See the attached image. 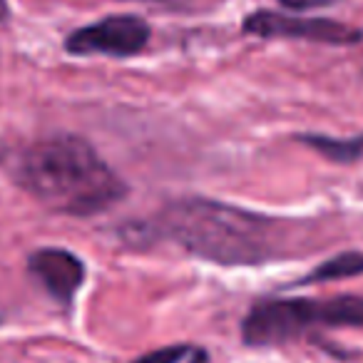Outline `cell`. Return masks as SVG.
Wrapping results in <instances>:
<instances>
[{
  "label": "cell",
  "mask_w": 363,
  "mask_h": 363,
  "mask_svg": "<svg viewBox=\"0 0 363 363\" xmlns=\"http://www.w3.org/2000/svg\"><path fill=\"white\" fill-rule=\"evenodd\" d=\"M13 177L30 197L57 214L92 217L122 202L127 184L75 135L33 142L13 157Z\"/></svg>",
  "instance_id": "1"
},
{
  "label": "cell",
  "mask_w": 363,
  "mask_h": 363,
  "mask_svg": "<svg viewBox=\"0 0 363 363\" xmlns=\"http://www.w3.org/2000/svg\"><path fill=\"white\" fill-rule=\"evenodd\" d=\"M277 222L242 207L214 202L204 197H187L169 202L147 227H135L132 239H169L209 262L224 267L259 264L274 254L272 234Z\"/></svg>",
  "instance_id": "2"
},
{
  "label": "cell",
  "mask_w": 363,
  "mask_h": 363,
  "mask_svg": "<svg viewBox=\"0 0 363 363\" xmlns=\"http://www.w3.org/2000/svg\"><path fill=\"white\" fill-rule=\"evenodd\" d=\"M313 326H361L363 298L336 296L316 298H272L262 301L244 318L242 336L249 346H279L298 338Z\"/></svg>",
  "instance_id": "3"
},
{
  "label": "cell",
  "mask_w": 363,
  "mask_h": 363,
  "mask_svg": "<svg viewBox=\"0 0 363 363\" xmlns=\"http://www.w3.org/2000/svg\"><path fill=\"white\" fill-rule=\"evenodd\" d=\"M150 26L137 16H107L105 21L77 28L67 35L65 50L72 55L132 57L150 43Z\"/></svg>",
  "instance_id": "4"
},
{
  "label": "cell",
  "mask_w": 363,
  "mask_h": 363,
  "mask_svg": "<svg viewBox=\"0 0 363 363\" xmlns=\"http://www.w3.org/2000/svg\"><path fill=\"white\" fill-rule=\"evenodd\" d=\"M244 33L259 38H289V40H311L326 45H353L361 40V33L326 18H294L274 11H257L247 16Z\"/></svg>",
  "instance_id": "5"
},
{
  "label": "cell",
  "mask_w": 363,
  "mask_h": 363,
  "mask_svg": "<svg viewBox=\"0 0 363 363\" xmlns=\"http://www.w3.org/2000/svg\"><path fill=\"white\" fill-rule=\"evenodd\" d=\"M28 269L45 286V291L65 306L72 303L77 289L85 281V264L67 249H38L28 259Z\"/></svg>",
  "instance_id": "6"
},
{
  "label": "cell",
  "mask_w": 363,
  "mask_h": 363,
  "mask_svg": "<svg viewBox=\"0 0 363 363\" xmlns=\"http://www.w3.org/2000/svg\"><path fill=\"white\" fill-rule=\"evenodd\" d=\"M363 274V252H346L338 257L323 262L321 267H316L303 284H318V281H338V279H351Z\"/></svg>",
  "instance_id": "7"
},
{
  "label": "cell",
  "mask_w": 363,
  "mask_h": 363,
  "mask_svg": "<svg viewBox=\"0 0 363 363\" xmlns=\"http://www.w3.org/2000/svg\"><path fill=\"white\" fill-rule=\"evenodd\" d=\"M301 142L313 147V150H318L321 155H326L328 160H336V162H353V160H358V155L363 152V135H361V140H356V142H338V140L321 137V135H303Z\"/></svg>",
  "instance_id": "8"
},
{
  "label": "cell",
  "mask_w": 363,
  "mask_h": 363,
  "mask_svg": "<svg viewBox=\"0 0 363 363\" xmlns=\"http://www.w3.org/2000/svg\"><path fill=\"white\" fill-rule=\"evenodd\" d=\"M192 351H194L192 346H167V348H157V351L137 358L135 363H179Z\"/></svg>",
  "instance_id": "9"
},
{
  "label": "cell",
  "mask_w": 363,
  "mask_h": 363,
  "mask_svg": "<svg viewBox=\"0 0 363 363\" xmlns=\"http://www.w3.org/2000/svg\"><path fill=\"white\" fill-rule=\"evenodd\" d=\"M338 0H281V6L289 11H316V8L333 6Z\"/></svg>",
  "instance_id": "10"
},
{
  "label": "cell",
  "mask_w": 363,
  "mask_h": 363,
  "mask_svg": "<svg viewBox=\"0 0 363 363\" xmlns=\"http://www.w3.org/2000/svg\"><path fill=\"white\" fill-rule=\"evenodd\" d=\"M8 21V3L6 0H0V23Z\"/></svg>",
  "instance_id": "11"
},
{
  "label": "cell",
  "mask_w": 363,
  "mask_h": 363,
  "mask_svg": "<svg viewBox=\"0 0 363 363\" xmlns=\"http://www.w3.org/2000/svg\"><path fill=\"white\" fill-rule=\"evenodd\" d=\"M145 3H167V0H145Z\"/></svg>",
  "instance_id": "12"
}]
</instances>
